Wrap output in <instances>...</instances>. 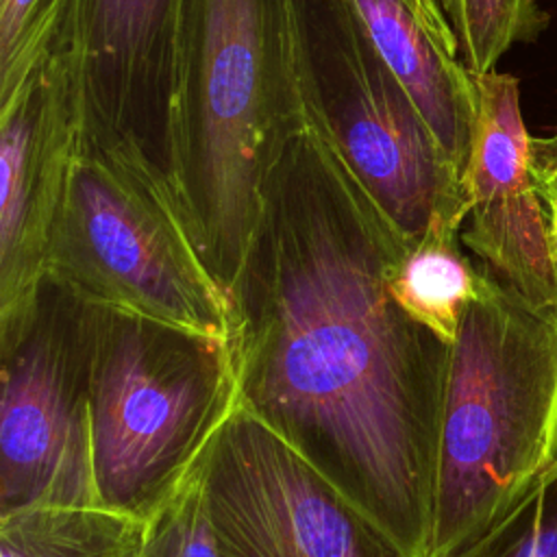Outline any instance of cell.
I'll use <instances>...</instances> for the list:
<instances>
[{"label":"cell","instance_id":"cell-11","mask_svg":"<svg viewBox=\"0 0 557 557\" xmlns=\"http://www.w3.org/2000/svg\"><path fill=\"white\" fill-rule=\"evenodd\" d=\"M183 0H72L59 39L74 61L83 139L133 141L165 172V117Z\"/></svg>","mask_w":557,"mask_h":557},{"label":"cell","instance_id":"cell-17","mask_svg":"<svg viewBox=\"0 0 557 557\" xmlns=\"http://www.w3.org/2000/svg\"><path fill=\"white\" fill-rule=\"evenodd\" d=\"M72 0H0V104L57 44Z\"/></svg>","mask_w":557,"mask_h":557},{"label":"cell","instance_id":"cell-4","mask_svg":"<svg viewBox=\"0 0 557 557\" xmlns=\"http://www.w3.org/2000/svg\"><path fill=\"white\" fill-rule=\"evenodd\" d=\"M237 409L231 337L98 305L89 431L100 507L146 520Z\"/></svg>","mask_w":557,"mask_h":557},{"label":"cell","instance_id":"cell-2","mask_svg":"<svg viewBox=\"0 0 557 557\" xmlns=\"http://www.w3.org/2000/svg\"><path fill=\"white\" fill-rule=\"evenodd\" d=\"M305 124L292 0H183L165 176L194 246L226 294L252 239L268 176Z\"/></svg>","mask_w":557,"mask_h":557},{"label":"cell","instance_id":"cell-8","mask_svg":"<svg viewBox=\"0 0 557 557\" xmlns=\"http://www.w3.org/2000/svg\"><path fill=\"white\" fill-rule=\"evenodd\" d=\"M202 479L220 557H407L242 405L209 448Z\"/></svg>","mask_w":557,"mask_h":557},{"label":"cell","instance_id":"cell-10","mask_svg":"<svg viewBox=\"0 0 557 557\" xmlns=\"http://www.w3.org/2000/svg\"><path fill=\"white\" fill-rule=\"evenodd\" d=\"M476 124L463 168V248L527 300L557 307V255L531 168V135L511 74H474Z\"/></svg>","mask_w":557,"mask_h":557},{"label":"cell","instance_id":"cell-5","mask_svg":"<svg viewBox=\"0 0 557 557\" xmlns=\"http://www.w3.org/2000/svg\"><path fill=\"white\" fill-rule=\"evenodd\" d=\"M298 87L311 120L405 248L461 233V168L372 44L350 0H292Z\"/></svg>","mask_w":557,"mask_h":557},{"label":"cell","instance_id":"cell-16","mask_svg":"<svg viewBox=\"0 0 557 557\" xmlns=\"http://www.w3.org/2000/svg\"><path fill=\"white\" fill-rule=\"evenodd\" d=\"M453 557H557V457L503 518Z\"/></svg>","mask_w":557,"mask_h":557},{"label":"cell","instance_id":"cell-6","mask_svg":"<svg viewBox=\"0 0 557 557\" xmlns=\"http://www.w3.org/2000/svg\"><path fill=\"white\" fill-rule=\"evenodd\" d=\"M48 276L87 300L231 337V300L205 265L165 172L133 141L81 137Z\"/></svg>","mask_w":557,"mask_h":557},{"label":"cell","instance_id":"cell-7","mask_svg":"<svg viewBox=\"0 0 557 557\" xmlns=\"http://www.w3.org/2000/svg\"><path fill=\"white\" fill-rule=\"evenodd\" d=\"M96 318V302L46 276L24 329L0 344V516L98 505L89 431Z\"/></svg>","mask_w":557,"mask_h":557},{"label":"cell","instance_id":"cell-12","mask_svg":"<svg viewBox=\"0 0 557 557\" xmlns=\"http://www.w3.org/2000/svg\"><path fill=\"white\" fill-rule=\"evenodd\" d=\"M440 146L466 168L479 91L440 0H350Z\"/></svg>","mask_w":557,"mask_h":557},{"label":"cell","instance_id":"cell-9","mask_svg":"<svg viewBox=\"0 0 557 557\" xmlns=\"http://www.w3.org/2000/svg\"><path fill=\"white\" fill-rule=\"evenodd\" d=\"M83 137L74 61L57 39L0 104V344L26 324Z\"/></svg>","mask_w":557,"mask_h":557},{"label":"cell","instance_id":"cell-1","mask_svg":"<svg viewBox=\"0 0 557 557\" xmlns=\"http://www.w3.org/2000/svg\"><path fill=\"white\" fill-rule=\"evenodd\" d=\"M403 239L307 120L228 292L239 405L429 557L450 344L389 294Z\"/></svg>","mask_w":557,"mask_h":557},{"label":"cell","instance_id":"cell-14","mask_svg":"<svg viewBox=\"0 0 557 557\" xmlns=\"http://www.w3.org/2000/svg\"><path fill=\"white\" fill-rule=\"evenodd\" d=\"M387 287L409 318L453 344L479 294L481 263L463 248L461 233H431L407 248Z\"/></svg>","mask_w":557,"mask_h":557},{"label":"cell","instance_id":"cell-19","mask_svg":"<svg viewBox=\"0 0 557 557\" xmlns=\"http://www.w3.org/2000/svg\"><path fill=\"white\" fill-rule=\"evenodd\" d=\"M531 168L557 255V126L548 137H531Z\"/></svg>","mask_w":557,"mask_h":557},{"label":"cell","instance_id":"cell-13","mask_svg":"<svg viewBox=\"0 0 557 557\" xmlns=\"http://www.w3.org/2000/svg\"><path fill=\"white\" fill-rule=\"evenodd\" d=\"M141 529L98 505H30L0 516V557H137Z\"/></svg>","mask_w":557,"mask_h":557},{"label":"cell","instance_id":"cell-3","mask_svg":"<svg viewBox=\"0 0 557 557\" xmlns=\"http://www.w3.org/2000/svg\"><path fill=\"white\" fill-rule=\"evenodd\" d=\"M557 457V307L481 265L446 374L429 557L483 535Z\"/></svg>","mask_w":557,"mask_h":557},{"label":"cell","instance_id":"cell-18","mask_svg":"<svg viewBox=\"0 0 557 557\" xmlns=\"http://www.w3.org/2000/svg\"><path fill=\"white\" fill-rule=\"evenodd\" d=\"M202 470L205 461L144 520L137 557H220Z\"/></svg>","mask_w":557,"mask_h":557},{"label":"cell","instance_id":"cell-15","mask_svg":"<svg viewBox=\"0 0 557 557\" xmlns=\"http://www.w3.org/2000/svg\"><path fill=\"white\" fill-rule=\"evenodd\" d=\"M472 74L496 70L500 57L520 41H531L546 26L537 0H440Z\"/></svg>","mask_w":557,"mask_h":557}]
</instances>
